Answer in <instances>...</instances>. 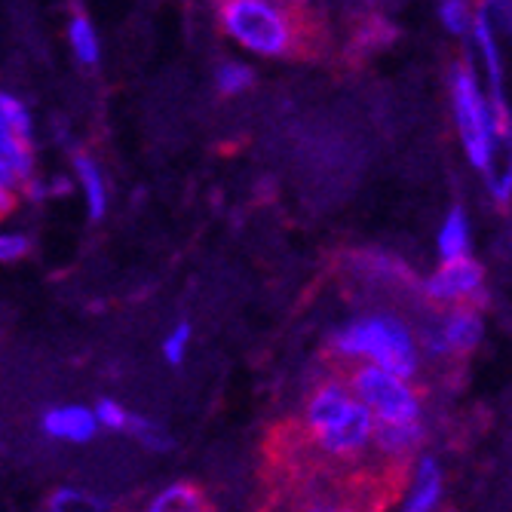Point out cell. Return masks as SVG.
<instances>
[{
	"mask_svg": "<svg viewBox=\"0 0 512 512\" xmlns=\"http://www.w3.org/2000/svg\"><path fill=\"white\" fill-rule=\"evenodd\" d=\"M301 430L319 457L356 463L375 451V417L353 396L347 381H322L310 390L301 414Z\"/></svg>",
	"mask_w": 512,
	"mask_h": 512,
	"instance_id": "obj_1",
	"label": "cell"
},
{
	"mask_svg": "<svg viewBox=\"0 0 512 512\" xmlns=\"http://www.w3.org/2000/svg\"><path fill=\"white\" fill-rule=\"evenodd\" d=\"M332 353L344 362L371 365L408 381H414L424 365L421 338L399 313L390 310L353 316L335 332Z\"/></svg>",
	"mask_w": 512,
	"mask_h": 512,
	"instance_id": "obj_2",
	"label": "cell"
},
{
	"mask_svg": "<svg viewBox=\"0 0 512 512\" xmlns=\"http://www.w3.org/2000/svg\"><path fill=\"white\" fill-rule=\"evenodd\" d=\"M218 25L237 46L264 59L298 56L310 43V25L301 7L276 0H224Z\"/></svg>",
	"mask_w": 512,
	"mask_h": 512,
	"instance_id": "obj_3",
	"label": "cell"
},
{
	"mask_svg": "<svg viewBox=\"0 0 512 512\" xmlns=\"http://www.w3.org/2000/svg\"><path fill=\"white\" fill-rule=\"evenodd\" d=\"M448 92H451V114H454L460 148L467 154L470 166L488 175L500 160L503 120L491 105V99L485 96V86L473 59L451 68Z\"/></svg>",
	"mask_w": 512,
	"mask_h": 512,
	"instance_id": "obj_4",
	"label": "cell"
},
{
	"mask_svg": "<svg viewBox=\"0 0 512 512\" xmlns=\"http://www.w3.org/2000/svg\"><path fill=\"white\" fill-rule=\"evenodd\" d=\"M347 387L365 405V411L375 417L378 427L424 424V393L408 378L390 375V371L371 365H353Z\"/></svg>",
	"mask_w": 512,
	"mask_h": 512,
	"instance_id": "obj_5",
	"label": "cell"
},
{
	"mask_svg": "<svg viewBox=\"0 0 512 512\" xmlns=\"http://www.w3.org/2000/svg\"><path fill=\"white\" fill-rule=\"evenodd\" d=\"M485 338V316L482 307H454L439 310V316L427 325L421 335L424 356L436 359H467L479 350Z\"/></svg>",
	"mask_w": 512,
	"mask_h": 512,
	"instance_id": "obj_6",
	"label": "cell"
},
{
	"mask_svg": "<svg viewBox=\"0 0 512 512\" xmlns=\"http://www.w3.org/2000/svg\"><path fill=\"white\" fill-rule=\"evenodd\" d=\"M421 295L439 310L479 307L485 301V267L473 255L457 261H439V267L424 279Z\"/></svg>",
	"mask_w": 512,
	"mask_h": 512,
	"instance_id": "obj_7",
	"label": "cell"
},
{
	"mask_svg": "<svg viewBox=\"0 0 512 512\" xmlns=\"http://www.w3.org/2000/svg\"><path fill=\"white\" fill-rule=\"evenodd\" d=\"M0 157L31 181V114L10 92H0Z\"/></svg>",
	"mask_w": 512,
	"mask_h": 512,
	"instance_id": "obj_8",
	"label": "cell"
},
{
	"mask_svg": "<svg viewBox=\"0 0 512 512\" xmlns=\"http://www.w3.org/2000/svg\"><path fill=\"white\" fill-rule=\"evenodd\" d=\"M40 430H43V436H50L53 442L86 445V442L96 439L99 424H96V414H92V408L68 402V405L46 408L43 417H40Z\"/></svg>",
	"mask_w": 512,
	"mask_h": 512,
	"instance_id": "obj_9",
	"label": "cell"
},
{
	"mask_svg": "<svg viewBox=\"0 0 512 512\" xmlns=\"http://www.w3.org/2000/svg\"><path fill=\"white\" fill-rule=\"evenodd\" d=\"M442 494H445V473L436 457L424 454L414 460L399 512H439Z\"/></svg>",
	"mask_w": 512,
	"mask_h": 512,
	"instance_id": "obj_10",
	"label": "cell"
},
{
	"mask_svg": "<svg viewBox=\"0 0 512 512\" xmlns=\"http://www.w3.org/2000/svg\"><path fill=\"white\" fill-rule=\"evenodd\" d=\"M427 439L424 424H405V427H378L375 430V454H381L390 463H408L417 460L421 445Z\"/></svg>",
	"mask_w": 512,
	"mask_h": 512,
	"instance_id": "obj_11",
	"label": "cell"
},
{
	"mask_svg": "<svg viewBox=\"0 0 512 512\" xmlns=\"http://www.w3.org/2000/svg\"><path fill=\"white\" fill-rule=\"evenodd\" d=\"M473 249V224L470 215L463 212L460 206H454L442 224H439V234H436V252L442 261H457V258H470Z\"/></svg>",
	"mask_w": 512,
	"mask_h": 512,
	"instance_id": "obj_12",
	"label": "cell"
},
{
	"mask_svg": "<svg viewBox=\"0 0 512 512\" xmlns=\"http://www.w3.org/2000/svg\"><path fill=\"white\" fill-rule=\"evenodd\" d=\"M142 512H215L203 488L194 482H172L160 488Z\"/></svg>",
	"mask_w": 512,
	"mask_h": 512,
	"instance_id": "obj_13",
	"label": "cell"
},
{
	"mask_svg": "<svg viewBox=\"0 0 512 512\" xmlns=\"http://www.w3.org/2000/svg\"><path fill=\"white\" fill-rule=\"evenodd\" d=\"M74 172H77V184L83 191L89 218H96V221L105 218V212H108V181H105L102 166L92 157H86V154H77L74 157Z\"/></svg>",
	"mask_w": 512,
	"mask_h": 512,
	"instance_id": "obj_14",
	"label": "cell"
},
{
	"mask_svg": "<svg viewBox=\"0 0 512 512\" xmlns=\"http://www.w3.org/2000/svg\"><path fill=\"white\" fill-rule=\"evenodd\" d=\"M68 43H71V53L74 59L83 65V68H92L99 59H102V43H99V31L92 25V19L77 10L71 19H68Z\"/></svg>",
	"mask_w": 512,
	"mask_h": 512,
	"instance_id": "obj_15",
	"label": "cell"
},
{
	"mask_svg": "<svg viewBox=\"0 0 512 512\" xmlns=\"http://www.w3.org/2000/svg\"><path fill=\"white\" fill-rule=\"evenodd\" d=\"M46 512H108L105 500L86 488L62 485L46 497Z\"/></svg>",
	"mask_w": 512,
	"mask_h": 512,
	"instance_id": "obj_16",
	"label": "cell"
},
{
	"mask_svg": "<svg viewBox=\"0 0 512 512\" xmlns=\"http://www.w3.org/2000/svg\"><path fill=\"white\" fill-rule=\"evenodd\" d=\"M255 80V71L246 62H221L215 68V89L221 96H240Z\"/></svg>",
	"mask_w": 512,
	"mask_h": 512,
	"instance_id": "obj_17",
	"label": "cell"
},
{
	"mask_svg": "<svg viewBox=\"0 0 512 512\" xmlns=\"http://www.w3.org/2000/svg\"><path fill=\"white\" fill-rule=\"evenodd\" d=\"M473 19H476V10L467 4V0H445V4H439V22L454 37H470Z\"/></svg>",
	"mask_w": 512,
	"mask_h": 512,
	"instance_id": "obj_18",
	"label": "cell"
},
{
	"mask_svg": "<svg viewBox=\"0 0 512 512\" xmlns=\"http://www.w3.org/2000/svg\"><path fill=\"white\" fill-rule=\"evenodd\" d=\"M126 436H132L135 442H142L151 451H169L172 448V436L157 421H148V417H142V414H132Z\"/></svg>",
	"mask_w": 512,
	"mask_h": 512,
	"instance_id": "obj_19",
	"label": "cell"
},
{
	"mask_svg": "<svg viewBox=\"0 0 512 512\" xmlns=\"http://www.w3.org/2000/svg\"><path fill=\"white\" fill-rule=\"evenodd\" d=\"M191 341H194V329L191 322H178L169 329V335L163 338V359L169 365H181L184 359H188V350H191Z\"/></svg>",
	"mask_w": 512,
	"mask_h": 512,
	"instance_id": "obj_20",
	"label": "cell"
},
{
	"mask_svg": "<svg viewBox=\"0 0 512 512\" xmlns=\"http://www.w3.org/2000/svg\"><path fill=\"white\" fill-rule=\"evenodd\" d=\"M92 414H96V424L102 430H111V433H126L129 421H132V411L114 399H99L92 405Z\"/></svg>",
	"mask_w": 512,
	"mask_h": 512,
	"instance_id": "obj_21",
	"label": "cell"
},
{
	"mask_svg": "<svg viewBox=\"0 0 512 512\" xmlns=\"http://www.w3.org/2000/svg\"><path fill=\"white\" fill-rule=\"evenodd\" d=\"M488 191H491V200L497 206H509L512 203V157L497 163L488 172Z\"/></svg>",
	"mask_w": 512,
	"mask_h": 512,
	"instance_id": "obj_22",
	"label": "cell"
},
{
	"mask_svg": "<svg viewBox=\"0 0 512 512\" xmlns=\"http://www.w3.org/2000/svg\"><path fill=\"white\" fill-rule=\"evenodd\" d=\"M31 252V240L13 230H0V264H16Z\"/></svg>",
	"mask_w": 512,
	"mask_h": 512,
	"instance_id": "obj_23",
	"label": "cell"
},
{
	"mask_svg": "<svg viewBox=\"0 0 512 512\" xmlns=\"http://www.w3.org/2000/svg\"><path fill=\"white\" fill-rule=\"evenodd\" d=\"M304 512H365L362 506L356 503H332V500H325V503H313L307 506Z\"/></svg>",
	"mask_w": 512,
	"mask_h": 512,
	"instance_id": "obj_24",
	"label": "cell"
}]
</instances>
